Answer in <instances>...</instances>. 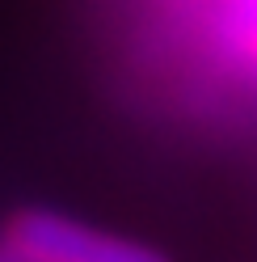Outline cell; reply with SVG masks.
<instances>
[{
  "instance_id": "cell-1",
  "label": "cell",
  "mask_w": 257,
  "mask_h": 262,
  "mask_svg": "<svg viewBox=\"0 0 257 262\" xmlns=\"http://www.w3.org/2000/svg\"><path fill=\"white\" fill-rule=\"evenodd\" d=\"M0 245L17 262H169V254L156 245L97 233L51 207L13 211L0 228Z\"/></svg>"
},
{
  "instance_id": "cell-2",
  "label": "cell",
  "mask_w": 257,
  "mask_h": 262,
  "mask_svg": "<svg viewBox=\"0 0 257 262\" xmlns=\"http://www.w3.org/2000/svg\"><path fill=\"white\" fill-rule=\"evenodd\" d=\"M245 5H249V9H253V13H257V0H245Z\"/></svg>"
},
{
  "instance_id": "cell-3",
  "label": "cell",
  "mask_w": 257,
  "mask_h": 262,
  "mask_svg": "<svg viewBox=\"0 0 257 262\" xmlns=\"http://www.w3.org/2000/svg\"><path fill=\"white\" fill-rule=\"evenodd\" d=\"M0 262H17V258H9V254H5V258H0Z\"/></svg>"
}]
</instances>
